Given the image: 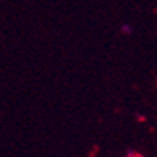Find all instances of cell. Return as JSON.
I'll list each match as a JSON object with an SVG mask.
<instances>
[{"instance_id": "2", "label": "cell", "mask_w": 157, "mask_h": 157, "mask_svg": "<svg viewBox=\"0 0 157 157\" xmlns=\"http://www.w3.org/2000/svg\"><path fill=\"white\" fill-rule=\"evenodd\" d=\"M126 157H141L140 154H129V155H126Z\"/></svg>"}, {"instance_id": "1", "label": "cell", "mask_w": 157, "mask_h": 157, "mask_svg": "<svg viewBox=\"0 0 157 157\" xmlns=\"http://www.w3.org/2000/svg\"><path fill=\"white\" fill-rule=\"evenodd\" d=\"M121 32L124 35H130V33H132V29H130L129 24H124V25H121Z\"/></svg>"}]
</instances>
